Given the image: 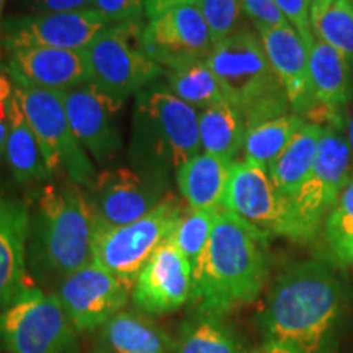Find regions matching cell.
Returning <instances> with one entry per match:
<instances>
[{
    "mask_svg": "<svg viewBox=\"0 0 353 353\" xmlns=\"http://www.w3.org/2000/svg\"><path fill=\"white\" fill-rule=\"evenodd\" d=\"M278 8L303 38L306 46H311L314 34L311 30V7L312 0H275Z\"/></svg>",
    "mask_w": 353,
    "mask_h": 353,
    "instance_id": "e575fe53",
    "label": "cell"
},
{
    "mask_svg": "<svg viewBox=\"0 0 353 353\" xmlns=\"http://www.w3.org/2000/svg\"><path fill=\"white\" fill-rule=\"evenodd\" d=\"M353 176V156L341 131H324L311 172L290 200L294 242L314 239Z\"/></svg>",
    "mask_w": 353,
    "mask_h": 353,
    "instance_id": "30bf717a",
    "label": "cell"
},
{
    "mask_svg": "<svg viewBox=\"0 0 353 353\" xmlns=\"http://www.w3.org/2000/svg\"><path fill=\"white\" fill-rule=\"evenodd\" d=\"M169 335L145 314L121 311L101 325L95 353H174Z\"/></svg>",
    "mask_w": 353,
    "mask_h": 353,
    "instance_id": "44dd1931",
    "label": "cell"
},
{
    "mask_svg": "<svg viewBox=\"0 0 353 353\" xmlns=\"http://www.w3.org/2000/svg\"><path fill=\"white\" fill-rule=\"evenodd\" d=\"M192 293V267L183 254L167 241L141 270L131 290V299L144 314L164 316L190 303Z\"/></svg>",
    "mask_w": 353,
    "mask_h": 353,
    "instance_id": "2e32d148",
    "label": "cell"
},
{
    "mask_svg": "<svg viewBox=\"0 0 353 353\" xmlns=\"http://www.w3.org/2000/svg\"><path fill=\"white\" fill-rule=\"evenodd\" d=\"M223 210H228L265 234L294 241L290 201L278 193L268 170L249 161H234L229 172Z\"/></svg>",
    "mask_w": 353,
    "mask_h": 353,
    "instance_id": "7c38bea8",
    "label": "cell"
},
{
    "mask_svg": "<svg viewBox=\"0 0 353 353\" xmlns=\"http://www.w3.org/2000/svg\"><path fill=\"white\" fill-rule=\"evenodd\" d=\"M312 34L345 57L353 70V7L350 0H334L322 10L311 12Z\"/></svg>",
    "mask_w": 353,
    "mask_h": 353,
    "instance_id": "4dcf8cb0",
    "label": "cell"
},
{
    "mask_svg": "<svg viewBox=\"0 0 353 353\" xmlns=\"http://www.w3.org/2000/svg\"><path fill=\"white\" fill-rule=\"evenodd\" d=\"M196 7L200 8L203 19L208 25L214 44L237 32L242 0H198Z\"/></svg>",
    "mask_w": 353,
    "mask_h": 353,
    "instance_id": "d6a6232c",
    "label": "cell"
},
{
    "mask_svg": "<svg viewBox=\"0 0 353 353\" xmlns=\"http://www.w3.org/2000/svg\"><path fill=\"white\" fill-rule=\"evenodd\" d=\"M303 125L304 120L301 117L286 113L283 117L247 128L244 139L245 161L268 169V165L285 151L291 138Z\"/></svg>",
    "mask_w": 353,
    "mask_h": 353,
    "instance_id": "83f0119b",
    "label": "cell"
},
{
    "mask_svg": "<svg viewBox=\"0 0 353 353\" xmlns=\"http://www.w3.org/2000/svg\"><path fill=\"white\" fill-rule=\"evenodd\" d=\"M206 63L224 99L237 108L247 128L290 113L285 88L278 81L259 34L237 30L214 44Z\"/></svg>",
    "mask_w": 353,
    "mask_h": 353,
    "instance_id": "5b68a950",
    "label": "cell"
},
{
    "mask_svg": "<svg viewBox=\"0 0 353 353\" xmlns=\"http://www.w3.org/2000/svg\"><path fill=\"white\" fill-rule=\"evenodd\" d=\"M196 2L198 0H144V13L149 20H152L162 13L172 10V8Z\"/></svg>",
    "mask_w": 353,
    "mask_h": 353,
    "instance_id": "f35d334b",
    "label": "cell"
},
{
    "mask_svg": "<svg viewBox=\"0 0 353 353\" xmlns=\"http://www.w3.org/2000/svg\"><path fill=\"white\" fill-rule=\"evenodd\" d=\"M6 161L19 183H33L48 179V170L38 139L26 120L20 100L13 94L10 125L6 143Z\"/></svg>",
    "mask_w": 353,
    "mask_h": 353,
    "instance_id": "d4e9b609",
    "label": "cell"
},
{
    "mask_svg": "<svg viewBox=\"0 0 353 353\" xmlns=\"http://www.w3.org/2000/svg\"><path fill=\"white\" fill-rule=\"evenodd\" d=\"M94 216L82 187L46 185L32 214L28 260L43 281H57L92 262Z\"/></svg>",
    "mask_w": 353,
    "mask_h": 353,
    "instance_id": "3957f363",
    "label": "cell"
},
{
    "mask_svg": "<svg viewBox=\"0 0 353 353\" xmlns=\"http://www.w3.org/2000/svg\"><path fill=\"white\" fill-rule=\"evenodd\" d=\"M342 299L341 281L327 265H293L276 278L260 312L265 342L293 353H330Z\"/></svg>",
    "mask_w": 353,
    "mask_h": 353,
    "instance_id": "6da1fadb",
    "label": "cell"
},
{
    "mask_svg": "<svg viewBox=\"0 0 353 353\" xmlns=\"http://www.w3.org/2000/svg\"><path fill=\"white\" fill-rule=\"evenodd\" d=\"M322 134H324L322 128L304 121L285 151L268 165V175L285 200L290 201L294 196L311 172Z\"/></svg>",
    "mask_w": 353,
    "mask_h": 353,
    "instance_id": "cb8c5ba5",
    "label": "cell"
},
{
    "mask_svg": "<svg viewBox=\"0 0 353 353\" xmlns=\"http://www.w3.org/2000/svg\"><path fill=\"white\" fill-rule=\"evenodd\" d=\"M267 242L268 234L221 208L193 275V312L224 316L255 301L268 276Z\"/></svg>",
    "mask_w": 353,
    "mask_h": 353,
    "instance_id": "7a4b0ae2",
    "label": "cell"
},
{
    "mask_svg": "<svg viewBox=\"0 0 353 353\" xmlns=\"http://www.w3.org/2000/svg\"><path fill=\"white\" fill-rule=\"evenodd\" d=\"M325 241L339 263L353 265V176L325 219Z\"/></svg>",
    "mask_w": 353,
    "mask_h": 353,
    "instance_id": "1f68e13d",
    "label": "cell"
},
{
    "mask_svg": "<svg viewBox=\"0 0 353 353\" xmlns=\"http://www.w3.org/2000/svg\"><path fill=\"white\" fill-rule=\"evenodd\" d=\"M334 0H312V7H311V12H316V10H322V8H325L327 6H330Z\"/></svg>",
    "mask_w": 353,
    "mask_h": 353,
    "instance_id": "b9f144b4",
    "label": "cell"
},
{
    "mask_svg": "<svg viewBox=\"0 0 353 353\" xmlns=\"http://www.w3.org/2000/svg\"><path fill=\"white\" fill-rule=\"evenodd\" d=\"M176 353H249L234 335L223 316L193 312L182 322Z\"/></svg>",
    "mask_w": 353,
    "mask_h": 353,
    "instance_id": "4316f807",
    "label": "cell"
},
{
    "mask_svg": "<svg viewBox=\"0 0 353 353\" xmlns=\"http://www.w3.org/2000/svg\"><path fill=\"white\" fill-rule=\"evenodd\" d=\"M3 7H6V0H0V32H2V15H3Z\"/></svg>",
    "mask_w": 353,
    "mask_h": 353,
    "instance_id": "7bdbcfd3",
    "label": "cell"
},
{
    "mask_svg": "<svg viewBox=\"0 0 353 353\" xmlns=\"http://www.w3.org/2000/svg\"><path fill=\"white\" fill-rule=\"evenodd\" d=\"M242 10L254 21L257 32L288 23L275 0H242Z\"/></svg>",
    "mask_w": 353,
    "mask_h": 353,
    "instance_id": "d590c367",
    "label": "cell"
},
{
    "mask_svg": "<svg viewBox=\"0 0 353 353\" xmlns=\"http://www.w3.org/2000/svg\"><path fill=\"white\" fill-rule=\"evenodd\" d=\"M183 210L182 201L169 193L151 213L134 223L120 228H94L92 262L132 290L144 265L170 239Z\"/></svg>",
    "mask_w": 353,
    "mask_h": 353,
    "instance_id": "8992f818",
    "label": "cell"
},
{
    "mask_svg": "<svg viewBox=\"0 0 353 353\" xmlns=\"http://www.w3.org/2000/svg\"><path fill=\"white\" fill-rule=\"evenodd\" d=\"M92 10L103 17L110 25L141 21L144 0H94Z\"/></svg>",
    "mask_w": 353,
    "mask_h": 353,
    "instance_id": "836d02e7",
    "label": "cell"
},
{
    "mask_svg": "<svg viewBox=\"0 0 353 353\" xmlns=\"http://www.w3.org/2000/svg\"><path fill=\"white\" fill-rule=\"evenodd\" d=\"M108 25L95 10L34 13L3 21L0 34L7 51L17 48L85 51Z\"/></svg>",
    "mask_w": 353,
    "mask_h": 353,
    "instance_id": "5bb4252c",
    "label": "cell"
},
{
    "mask_svg": "<svg viewBox=\"0 0 353 353\" xmlns=\"http://www.w3.org/2000/svg\"><path fill=\"white\" fill-rule=\"evenodd\" d=\"M88 192L94 228H120L134 223L169 195L167 176L130 167L103 170Z\"/></svg>",
    "mask_w": 353,
    "mask_h": 353,
    "instance_id": "8fae6325",
    "label": "cell"
},
{
    "mask_svg": "<svg viewBox=\"0 0 353 353\" xmlns=\"http://www.w3.org/2000/svg\"><path fill=\"white\" fill-rule=\"evenodd\" d=\"M15 87H13L12 77L0 72V161L6 157V143L8 134V125H10V108Z\"/></svg>",
    "mask_w": 353,
    "mask_h": 353,
    "instance_id": "8d00e7d4",
    "label": "cell"
},
{
    "mask_svg": "<svg viewBox=\"0 0 353 353\" xmlns=\"http://www.w3.org/2000/svg\"><path fill=\"white\" fill-rule=\"evenodd\" d=\"M143 46L162 69L190 61H206L214 43L196 3L172 8L143 28Z\"/></svg>",
    "mask_w": 353,
    "mask_h": 353,
    "instance_id": "9a60e30c",
    "label": "cell"
},
{
    "mask_svg": "<svg viewBox=\"0 0 353 353\" xmlns=\"http://www.w3.org/2000/svg\"><path fill=\"white\" fill-rule=\"evenodd\" d=\"M219 210L221 208L198 210L188 206V208L183 210L180 219L176 221L174 232H172L169 241L188 260L193 275L200 267L203 255H205L206 247H208Z\"/></svg>",
    "mask_w": 353,
    "mask_h": 353,
    "instance_id": "f546056e",
    "label": "cell"
},
{
    "mask_svg": "<svg viewBox=\"0 0 353 353\" xmlns=\"http://www.w3.org/2000/svg\"><path fill=\"white\" fill-rule=\"evenodd\" d=\"M249 353H293V352H290L288 348L283 347V345H280V343L265 342L262 347L257 348V350L249 352Z\"/></svg>",
    "mask_w": 353,
    "mask_h": 353,
    "instance_id": "ab89813d",
    "label": "cell"
},
{
    "mask_svg": "<svg viewBox=\"0 0 353 353\" xmlns=\"http://www.w3.org/2000/svg\"><path fill=\"white\" fill-rule=\"evenodd\" d=\"M56 296L77 332L100 329L123 311L131 288L94 262L57 283Z\"/></svg>",
    "mask_w": 353,
    "mask_h": 353,
    "instance_id": "4fadbf2b",
    "label": "cell"
},
{
    "mask_svg": "<svg viewBox=\"0 0 353 353\" xmlns=\"http://www.w3.org/2000/svg\"><path fill=\"white\" fill-rule=\"evenodd\" d=\"M77 330L54 293L26 288L0 312V343L8 353H77Z\"/></svg>",
    "mask_w": 353,
    "mask_h": 353,
    "instance_id": "9c48e42d",
    "label": "cell"
},
{
    "mask_svg": "<svg viewBox=\"0 0 353 353\" xmlns=\"http://www.w3.org/2000/svg\"><path fill=\"white\" fill-rule=\"evenodd\" d=\"M61 94L74 134L99 164H107L121 148L120 130L114 123L121 107L90 82Z\"/></svg>",
    "mask_w": 353,
    "mask_h": 353,
    "instance_id": "e0dca14e",
    "label": "cell"
},
{
    "mask_svg": "<svg viewBox=\"0 0 353 353\" xmlns=\"http://www.w3.org/2000/svg\"><path fill=\"white\" fill-rule=\"evenodd\" d=\"M345 130H347V141H348V145H350L352 156H353V100H352L350 112H348V114H347Z\"/></svg>",
    "mask_w": 353,
    "mask_h": 353,
    "instance_id": "60d3db41",
    "label": "cell"
},
{
    "mask_svg": "<svg viewBox=\"0 0 353 353\" xmlns=\"http://www.w3.org/2000/svg\"><path fill=\"white\" fill-rule=\"evenodd\" d=\"M30 224L28 206L0 192V312L28 288L25 280Z\"/></svg>",
    "mask_w": 353,
    "mask_h": 353,
    "instance_id": "ffe728a7",
    "label": "cell"
},
{
    "mask_svg": "<svg viewBox=\"0 0 353 353\" xmlns=\"http://www.w3.org/2000/svg\"><path fill=\"white\" fill-rule=\"evenodd\" d=\"M134 169L169 176L201 154L200 113L167 88H143L132 113Z\"/></svg>",
    "mask_w": 353,
    "mask_h": 353,
    "instance_id": "277c9868",
    "label": "cell"
},
{
    "mask_svg": "<svg viewBox=\"0 0 353 353\" xmlns=\"http://www.w3.org/2000/svg\"><path fill=\"white\" fill-rule=\"evenodd\" d=\"M169 90L196 110H205L226 100L206 61H190L165 69Z\"/></svg>",
    "mask_w": 353,
    "mask_h": 353,
    "instance_id": "f1b7e54d",
    "label": "cell"
},
{
    "mask_svg": "<svg viewBox=\"0 0 353 353\" xmlns=\"http://www.w3.org/2000/svg\"><path fill=\"white\" fill-rule=\"evenodd\" d=\"M257 33L278 81L285 88L291 113L303 118L316 103L309 79L307 46L290 23L259 30Z\"/></svg>",
    "mask_w": 353,
    "mask_h": 353,
    "instance_id": "ac0fdd59",
    "label": "cell"
},
{
    "mask_svg": "<svg viewBox=\"0 0 353 353\" xmlns=\"http://www.w3.org/2000/svg\"><path fill=\"white\" fill-rule=\"evenodd\" d=\"M143 28L139 21L108 25L85 50L90 83L120 107L164 74L144 51Z\"/></svg>",
    "mask_w": 353,
    "mask_h": 353,
    "instance_id": "52a82bcc",
    "label": "cell"
},
{
    "mask_svg": "<svg viewBox=\"0 0 353 353\" xmlns=\"http://www.w3.org/2000/svg\"><path fill=\"white\" fill-rule=\"evenodd\" d=\"M94 0H34L37 13H64L92 10Z\"/></svg>",
    "mask_w": 353,
    "mask_h": 353,
    "instance_id": "74e56055",
    "label": "cell"
},
{
    "mask_svg": "<svg viewBox=\"0 0 353 353\" xmlns=\"http://www.w3.org/2000/svg\"><path fill=\"white\" fill-rule=\"evenodd\" d=\"M350 2H352V7H353V0H350Z\"/></svg>",
    "mask_w": 353,
    "mask_h": 353,
    "instance_id": "ee69618b",
    "label": "cell"
},
{
    "mask_svg": "<svg viewBox=\"0 0 353 353\" xmlns=\"http://www.w3.org/2000/svg\"><path fill=\"white\" fill-rule=\"evenodd\" d=\"M245 132L244 118L228 100L200 112V141L206 154L234 162L241 149H244Z\"/></svg>",
    "mask_w": 353,
    "mask_h": 353,
    "instance_id": "484cf974",
    "label": "cell"
},
{
    "mask_svg": "<svg viewBox=\"0 0 353 353\" xmlns=\"http://www.w3.org/2000/svg\"><path fill=\"white\" fill-rule=\"evenodd\" d=\"M309 52V79L316 101L345 112L353 100V70L337 50L314 37Z\"/></svg>",
    "mask_w": 353,
    "mask_h": 353,
    "instance_id": "7402d4cb",
    "label": "cell"
},
{
    "mask_svg": "<svg viewBox=\"0 0 353 353\" xmlns=\"http://www.w3.org/2000/svg\"><path fill=\"white\" fill-rule=\"evenodd\" d=\"M12 81L17 99L38 139L48 174L65 172L70 182L90 188L97 179L95 169L69 125L63 94L37 88L19 79Z\"/></svg>",
    "mask_w": 353,
    "mask_h": 353,
    "instance_id": "ba28073f",
    "label": "cell"
},
{
    "mask_svg": "<svg viewBox=\"0 0 353 353\" xmlns=\"http://www.w3.org/2000/svg\"><path fill=\"white\" fill-rule=\"evenodd\" d=\"M232 162L201 152L175 172L176 185L188 206L198 210L221 208Z\"/></svg>",
    "mask_w": 353,
    "mask_h": 353,
    "instance_id": "603a6c76",
    "label": "cell"
},
{
    "mask_svg": "<svg viewBox=\"0 0 353 353\" xmlns=\"http://www.w3.org/2000/svg\"><path fill=\"white\" fill-rule=\"evenodd\" d=\"M10 52L12 79L44 90L65 92L90 82L85 51L54 48H17Z\"/></svg>",
    "mask_w": 353,
    "mask_h": 353,
    "instance_id": "d6986e66",
    "label": "cell"
}]
</instances>
